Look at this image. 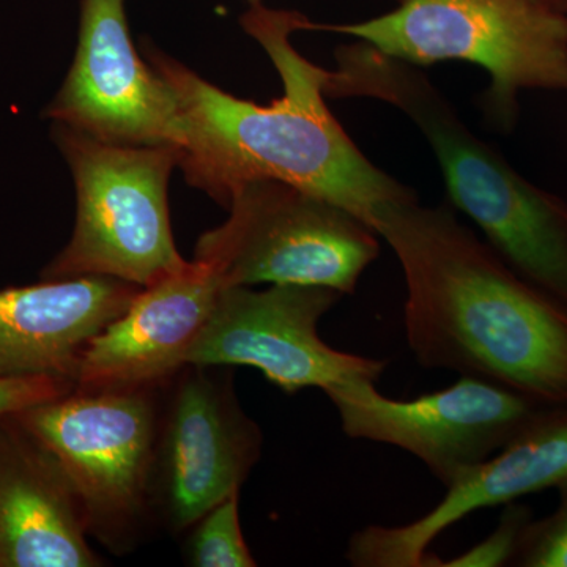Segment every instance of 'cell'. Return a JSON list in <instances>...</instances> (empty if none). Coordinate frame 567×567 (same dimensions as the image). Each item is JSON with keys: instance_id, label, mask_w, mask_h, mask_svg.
<instances>
[{"instance_id": "17", "label": "cell", "mask_w": 567, "mask_h": 567, "mask_svg": "<svg viewBox=\"0 0 567 567\" xmlns=\"http://www.w3.org/2000/svg\"><path fill=\"white\" fill-rule=\"evenodd\" d=\"M559 505L550 516L529 520L518 539L513 566L567 567V481L558 487Z\"/></svg>"}, {"instance_id": "11", "label": "cell", "mask_w": 567, "mask_h": 567, "mask_svg": "<svg viewBox=\"0 0 567 567\" xmlns=\"http://www.w3.org/2000/svg\"><path fill=\"white\" fill-rule=\"evenodd\" d=\"M59 125L133 147L178 151L182 118L173 89L134 48L125 0H82L80 41L48 107Z\"/></svg>"}, {"instance_id": "12", "label": "cell", "mask_w": 567, "mask_h": 567, "mask_svg": "<svg viewBox=\"0 0 567 567\" xmlns=\"http://www.w3.org/2000/svg\"><path fill=\"white\" fill-rule=\"evenodd\" d=\"M567 481V405H546L505 447L446 488L442 502L404 525H368L350 536L354 567H425L436 537L476 511L509 505Z\"/></svg>"}, {"instance_id": "1", "label": "cell", "mask_w": 567, "mask_h": 567, "mask_svg": "<svg viewBox=\"0 0 567 567\" xmlns=\"http://www.w3.org/2000/svg\"><path fill=\"white\" fill-rule=\"evenodd\" d=\"M309 22L297 11L271 10L264 3L249 7L240 18L241 28L264 48L281 78V99L268 104L221 91L147 43L145 61L177 100V167L194 188L227 208L246 183H289L371 226L380 204L417 199V194L369 162L328 107L327 70L292 44L293 33L308 31Z\"/></svg>"}, {"instance_id": "20", "label": "cell", "mask_w": 567, "mask_h": 567, "mask_svg": "<svg viewBox=\"0 0 567 567\" xmlns=\"http://www.w3.org/2000/svg\"><path fill=\"white\" fill-rule=\"evenodd\" d=\"M548 6L555 7V9L566 11L567 13V0H544Z\"/></svg>"}, {"instance_id": "3", "label": "cell", "mask_w": 567, "mask_h": 567, "mask_svg": "<svg viewBox=\"0 0 567 567\" xmlns=\"http://www.w3.org/2000/svg\"><path fill=\"white\" fill-rule=\"evenodd\" d=\"M327 99L379 100L413 122L431 145L451 207L483 230L516 274L567 306V203L517 173L480 140L420 66L364 41L334 50Z\"/></svg>"}, {"instance_id": "6", "label": "cell", "mask_w": 567, "mask_h": 567, "mask_svg": "<svg viewBox=\"0 0 567 567\" xmlns=\"http://www.w3.org/2000/svg\"><path fill=\"white\" fill-rule=\"evenodd\" d=\"M162 386L78 390L18 413L69 480L89 536L125 555L151 533Z\"/></svg>"}, {"instance_id": "15", "label": "cell", "mask_w": 567, "mask_h": 567, "mask_svg": "<svg viewBox=\"0 0 567 567\" xmlns=\"http://www.w3.org/2000/svg\"><path fill=\"white\" fill-rule=\"evenodd\" d=\"M142 287L82 276L0 290V375L73 380L81 354Z\"/></svg>"}, {"instance_id": "9", "label": "cell", "mask_w": 567, "mask_h": 567, "mask_svg": "<svg viewBox=\"0 0 567 567\" xmlns=\"http://www.w3.org/2000/svg\"><path fill=\"white\" fill-rule=\"evenodd\" d=\"M375 383L353 379L324 391L344 434L413 454L446 488L498 453L546 406L470 375L412 401L386 398Z\"/></svg>"}, {"instance_id": "5", "label": "cell", "mask_w": 567, "mask_h": 567, "mask_svg": "<svg viewBox=\"0 0 567 567\" xmlns=\"http://www.w3.org/2000/svg\"><path fill=\"white\" fill-rule=\"evenodd\" d=\"M54 140L76 186V223L43 279L106 276L145 289L189 264L175 246L167 204L174 147L107 144L59 123Z\"/></svg>"}, {"instance_id": "8", "label": "cell", "mask_w": 567, "mask_h": 567, "mask_svg": "<svg viewBox=\"0 0 567 567\" xmlns=\"http://www.w3.org/2000/svg\"><path fill=\"white\" fill-rule=\"evenodd\" d=\"M213 369L188 364L162 386L151 513L174 536L240 494L262 457V431L246 415L233 374Z\"/></svg>"}, {"instance_id": "10", "label": "cell", "mask_w": 567, "mask_h": 567, "mask_svg": "<svg viewBox=\"0 0 567 567\" xmlns=\"http://www.w3.org/2000/svg\"><path fill=\"white\" fill-rule=\"evenodd\" d=\"M328 287L271 284L224 287L188 364L249 365L286 394L342 385L353 379L379 382L388 361L336 350L322 341L320 320L342 300Z\"/></svg>"}, {"instance_id": "7", "label": "cell", "mask_w": 567, "mask_h": 567, "mask_svg": "<svg viewBox=\"0 0 567 567\" xmlns=\"http://www.w3.org/2000/svg\"><path fill=\"white\" fill-rule=\"evenodd\" d=\"M227 210L194 252L226 287L297 284L353 295L380 254V237L363 219L289 183H246Z\"/></svg>"}, {"instance_id": "16", "label": "cell", "mask_w": 567, "mask_h": 567, "mask_svg": "<svg viewBox=\"0 0 567 567\" xmlns=\"http://www.w3.org/2000/svg\"><path fill=\"white\" fill-rule=\"evenodd\" d=\"M185 561L193 567L257 566L240 524V494L230 495L186 529Z\"/></svg>"}, {"instance_id": "19", "label": "cell", "mask_w": 567, "mask_h": 567, "mask_svg": "<svg viewBox=\"0 0 567 567\" xmlns=\"http://www.w3.org/2000/svg\"><path fill=\"white\" fill-rule=\"evenodd\" d=\"M73 380L54 375H0V420L73 391Z\"/></svg>"}, {"instance_id": "4", "label": "cell", "mask_w": 567, "mask_h": 567, "mask_svg": "<svg viewBox=\"0 0 567 567\" xmlns=\"http://www.w3.org/2000/svg\"><path fill=\"white\" fill-rule=\"evenodd\" d=\"M364 41L388 55L432 66L462 61L487 71L484 110L509 132L518 96L567 92V13L544 0H395V9L352 24H315Z\"/></svg>"}, {"instance_id": "13", "label": "cell", "mask_w": 567, "mask_h": 567, "mask_svg": "<svg viewBox=\"0 0 567 567\" xmlns=\"http://www.w3.org/2000/svg\"><path fill=\"white\" fill-rule=\"evenodd\" d=\"M224 287L210 265L193 259L178 274L141 289L128 309L85 347L74 388L121 390L169 382L188 365Z\"/></svg>"}, {"instance_id": "21", "label": "cell", "mask_w": 567, "mask_h": 567, "mask_svg": "<svg viewBox=\"0 0 567 567\" xmlns=\"http://www.w3.org/2000/svg\"><path fill=\"white\" fill-rule=\"evenodd\" d=\"M246 2L249 3V6H260L262 3V0H246Z\"/></svg>"}, {"instance_id": "14", "label": "cell", "mask_w": 567, "mask_h": 567, "mask_svg": "<svg viewBox=\"0 0 567 567\" xmlns=\"http://www.w3.org/2000/svg\"><path fill=\"white\" fill-rule=\"evenodd\" d=\"M76 495L20 423L0 420V567H99Z\"/></svg>"}, {"instance_id": "18", "label": "cell", "mask_w": 567, "mask_h": 567, "mask_svg": "<svg viewBox=\"0 0 567 567\" xmlns=\"http://www.w3.org/2000/svg\"><path fill=\"white\" fill-rule=\"evenodd\" d=\"M506 511L503 513L502 520L498 527L491 536L486 537L483 543L470 548L465 554L458 555L456 558L443 559L435 558L434 555L427 558L425 567H486V566H505L511 565L518 539H520L522 532L527 527L528 522L532 520V514L527 507L506 505Z\"/></svg>"}, {"instance_id": "2", "label": "cell", "mask_w": 567, "mask_h": 567, "mask_svg": "<svg viewBox=\"0 0 567 567\" xmlns=\"http://www.w3.org/2000/svg\"><path fill=\"white\" fill-rule=\"evenodd\" d=\"M371 226L401 264L417 364L567 405L565 303L516 274L451 205L380 204Z\"/></svg>"}]
</instances>
